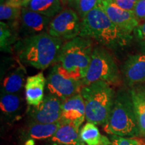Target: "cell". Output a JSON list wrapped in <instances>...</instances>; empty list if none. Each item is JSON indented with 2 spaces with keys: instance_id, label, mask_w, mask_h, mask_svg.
Wrapping results in <instances>:
<instances>
[{
  "instance_id": "1",
  "label": "cell",
  "mask_w": 145,
  "mask_h": 145,
  "mask_svg": "<svg viewBox=\"0 0 145 145\" xmlns=\"http://www.w3.org/2000/svg\"><path fill=\"white\" fill-rule=\"evenodd\" d=\"M63 40L45 32L18 40L15 50L20 62L37 69L44 70L57 63L64 44Z\"/></svg>"
},
{
  "instance_id": "2",
  "label": "cell",
  "mask_w": 145,
  "mask_h": 145,
  "mask_svg": "<svg viewBox=\"0 0 145 145\" xmlns=\"http://www.w3.org/2000/svg\"><path fill=\"white\" fill-rule=\"evenodd\" d=\"M79 36L93 39L109 49L115 50L122 49L129 45L133 38L121 30L98 3L81 20Z\"/></svg>"
},
{
  "instance_id": "3",
  "label": "cell",
  "mask_w": 145,
  "mask_h": 145,
  "mask_svg": "<svg viewBox=\"0 0 145 145\" xmlns=\"http://www.w3.org/2000/svg\"><path fill=\"white\" fill-rule=\"evenodd\" d=\"M80 93L86 105V118L88 122L105 126L113 108L115 93L110 84L99 81L83 86Z\"/></svg>"
},
{
  "instance_id": "4",
  "label": "cell",
  "mask_w": 145,
  "mask_h": 145,
  "mask_svg": "<svg viewBox=\"0 0 145 145\" xmlns=\"http://www.w3.org/2000/svg\"><path fill=\"white\" fill-rule=\"evenodd\" d=\"M104 130L107 133L121 137H133L140 135L130 91L120 90L116 95Z\"/></svg>"
},
{
  "instance_id": "5",
  "label": "cell",
  "mask_w": 145,
  "mask_h": 145,
  "mask_svg": "<svg viewBox=\"0 0 145 145\" xmlns=\"http://www.w3.org/2000/svg\"><path fill=\"white\" fill-rule=\"evenodd\" d=\"M91 39L77 36L63 44L57 63L71 77L81 81L86 77L93 53Z\"/></svg>"
},
{
  "instance_id": "6",
  "label": "cell",
  "mask_w": 145,
  "mask_h": 145,
  "mask_svg": "<svg viewBox=\"0 0 145 145\" xmlns=\"http://www.w3.org/2000/svg\"><path fill=\"white\" fill-rule=\"evenodd\" d=\"M99 81L108 84H116L120 81V71L117 63L111 53L102 47L93 48L88 72L81 80L83 86Z\"/></svg>"
},
{
  "instance_id": "7",
  "label": "cell",
  "mask_w": 145,
  "mask_h": 145,
  "mask_svg": "<svg viewBox=\"0 0 145 145\" xmlns=\"http://www.w3.org/2000/svg\"><path fill=\"white\" fill-rule=\"evenodd\" d=\"M46 87L50 94L57 96L63 101L80 93L83 85L81 81L71 77L57 63L46 78Z\"/></svg>"
},
{
  "instance_id": "8",
  "label": "cell",
  "mask_w": 145,
  "mask_h": 145,
  "mask_svg": "<svg viewBox=\"0 0 145 145\" xmlns=\"http://www.w3.org/2000/svg\"><path fill=\"white\" fill-rule=\"evenodd\" d=\"M81 20L72 9L63 10L50 21L48 33L62 40H72L79 36Z\"/></svg>"
},
{
  "instance_id": "9",
  "label": "cell",
  "mask_w": 145,
  "mask_h": 145,
  "mask_svg": "<svg viewBox=\"0 0 145 145\" xmlns=\"http://www.w3.org/2000/svg\"><path fill=\"white\" fill-rule=\"evenodd\" d=\"M62 100L49 94L37 106H29L28 115L30 122L40 124H52L61 121Z\"/></svg>"
},
{
  "instance_id": "10",
  "label": "cell",
  "mask_w": 145,
  "mask_h": 145,
  "mask_svg": "<svg viewBox=\"0 0 145 145\" xmlns=\"http://www.w3.org/2000/svg\"><path fill=\"white\" fill-rule=\"evenodd\" d=\"M98 4L111 20L125 33H133L139 25L134 11L126 10L118 6L111 0H99Z\"/></svg>"
},
{
  "instance_id": "11",
  "label": "cell",
  "mask_w": 145,
  "mask_h": 145,
  "mask_svg": "<svg viewBox=\"0 0 145 145\" xmlns=\"http://www.w3.org/2000/svg\"><path fill=\"white\" fill-rule=\"evenodd\" d=\"M86 118V105L80 93L75 94L62 102V114L60 122L79 127Z\"/></svg>"
},
{
  "instance_id": "12",
  "label": "cell",
  "mask_w": 145,
  "mask_h": 145,
  "mask_svg": "<svg viewBox=\"0 0 145 145\" xmlns=\"http://www.w3.org/2000/svg\"><path fill=\"white\" fill-rule=\"evenodd\" d=\"M122 75L128 86L133 87L145 82V53L130 55L123 65Z\"/></svg>"
},
{
  "instance_id": "13",
  "label": "cell",
  "mask_w": 145,
  "mask_h": 145,
  "mask_svg": "<svg viewBox=\"0 0 145 145\" xmlns=\"http://www.w3.org/2000/svg\"><path fill=\"white\" fill-rule=\"evenodd\" d=\"M22 30L27 36L48 32L51 18L27 8H22Z\"/></svg>"
},
{
  "instance_id": "14",
  "label": "cell",
  "mask_w": 145,
  "mask_h": 145,
  "mask_svg": "<svg viewBox=\"0 0 145 145\" xmlns=\"http://www.w3.org/2000/svg\"><path fill=\"white\" fill-rule=\"evenodd\" d=\"M46 79L42 72L27 77L25 83V96L29 106H37L44 99Z\"/></svg>"
},
{
  "instance_id": "15",
  "label": "cell",
  "mask_w": 145,
  "mask_h": 145,
  "mask_svg": "<svg viewBox=\"0 0 145 145\" xmlns=\"http://www.w3.org/2000/svg\"><path fill=\"white\" fill-rule=\"evenodd\" d=\"M79 130L73 124L61 122V126L51 138V141L59 145H84Z\"/></svg>"
},
{
  "instance_id": "16",
  "label": "cell",
  "mask_w": 145,
  "mask_h": 145,
  "mask_svg": "<svg viewBox=\"0 0 145 145\" xmlns=\"http://www.w3.org/2000/svg\"><path fill=\"white\" fill-rule=\"evenodd\" d=\"M26 75V69L22 66L9 72L1 83V94L17 93L24 85Z\"/></svg>"
},
{
  "instance_id": "17",
  "label": "cell",
  "mask_w": 145,
  "mask_h": 145,
  "mask_svg": "<svg viewBox=\"0 0 145 145\" xmlns=\"http://www.w3.org/2000/svg\"><path fill=\"white\" fill-rule=\"evenodd\" d=\"M130 91L140 135L145 137V86H135Z\"/></svg>"
},
{
  "instance_id": "18",
  "label": "cell",
  "mask_w": 145,
  "mask_h": 145,
  "mask_svg": "<svg viewBox=\"0 0 145 145\" xmlns=\"http://www.w3.org/2000/svg\"><path fill=\"white\" fill-rule=\"evenodd\" d=\"M61 122L52 124H40V123L29 122L26 130V136L28 140H42L53 137L59 127Z\"/></svg>"
},
{
  "instance_id": "19",
  "label": "cell",
  "mask_w": 145,
  "mask_h": 145,
  "mask_svg": "<svg viewBox=\"0 0 145 145\" xmlns=\"http://www.w3.org/2000/svg\"><path fill=\"white\" fill-rule=\"evenodd\" d=\"M26 8L53 18L63 10V4L61 0H32Z\"/></svg>"
},
{
  "instance_id": "20",
  "label": "cell",
  "mask_w": 145,
  "mask_h": 145,
  "mask_svg": "<svg viewBox=\"0 0 145 145\" xmlns=\"http://www.w3.org/2000/svg\"><path fill=\"white\" fill-rule=\"evenodd\" d=\"M0 108L1 112L8 117L16 116L21 108V99L17 94H1Z\"/></svg>"
},
{
  "instance_id": "21",
  "label": "cell",
  "mask_w": 145,
  "mask_h": 145,
  "mask_svg": "<svg viewBox=\"0 0 145 145\" xmlns=\"http://www.w3.org/2000/svg\"><path fill=\"white\" fill-rule=\"evenodd\" d=\"M104 136L101 135L98 128L93 123L88 122L80 131V137L83 143L88 145H101Z\"/></svg>"
},
{
  "instance_id": "22",
  "label": "cell",
  "mask_w": 145,
  "mask_h": 145,
  "mask_svg": "<svg viewBox=\"0 0 145 145\" xmlns=\"http://www.w3.org/2000/svg\"><path fill=\"white\" fill-rule=\"evenodd\" d=\"M16 40L14 31L4 22H0V48L1 51L11 52L12 45Z\"/></svg>"
},
{
  "instance_id": "23",
  "label": "cell",
  "mask_w": 145,
  "mask_h": 145,
  "mask_svg": "<svg viewBox=\"0 0 145 145\" xmlns=\"http://www.w3.org/2000/svg\"><path fill=\"white\" fill-rule=\"evenodd\" d=\"M99 0H73L74 7L81 20L97 5Z\"/></svg>"
},
{
  "instance_id": "24",
  "label": "cell",
  "mask_w": 145,
  "mask_h": 145,
  "mask_svg": "<svg viewBox=\"0 0 145 145\" xmlns=\"http://www.w3.org/2000/svg\"><path fill=\"white\" fill-rule=\"evenodd\" d=\"M22 8L2 3L0 5V20L1 22L18 20L21 17Z\"/></svg>"
},
{
  "instance_id": "25",
  "label": "cell",
  "mask_w": 145,
  "mask_h": 145,
  "mask_svg": "<svg viewBox=\"0 0 145 145\" xmlns=\"http://www.w3.org/2000/svg\"><path fill=\"white\" fill-rule=\"evenodd\" d=\"M133 34L142 52L145 53V21L142 24H139L134 30Z\"/></svg>"
},
{
  "instance_id": "26",
  "label": "cell",
  "mask_w": 145,
  "mask_h": 145,
  "mask_svg": "<svg viewBox=\"0 0 145 145\" xmlns=\"http://www.w3.org/2000/svg\"><path fill=\"white\" fill-rule=\"evenodd\" d=\"M111 145H140L138 142L135 139L124 138L116 136L112 137Z\"/></svg>"
},
{
  "instance_id": "27",
  "label": "cell",
  "mask_w": 145,
  "mask_h": 145,
  "mask_svg": "<svg viewBox=\"0 0 145 145\" xmlns=\"http://www.w3.org/2000/svg\"><path fill=\"white\" fill-rule=\"evenodd\" d=\"M134 12L138 20L145 21V0H139L136 3Z\"/></svg>"
},
{
  "instance_id": "28",
  "label": "cell",
  "mask_w": 145,
  "mask_h": 145,
  "mask_svg": "<svg viewBox=\"0 0 145 145\" xmlns=\"http://www.w3.org/2000/svg\"><path fill=\"white\" fill-rule=\"evenodd\" d=\"M22 3L23 0H5L4 2L5 4L16 7V8H22Z\"/></svg>"
},
{
  "instance_id": "29",
  "label": "cell",
  "mask_w": 145,
  "mask_h": 145,
  "mask_svg": "<svg viewBox=\"0 0 145 145\" xmlns=\"http://www.w3.org/2000/svg\"><path fill=\"white\" fill-rule=\"evenodd\" d=\"M32 0H23L22 8H26Z\"/></svg>"
},
{
  "instance_id": "30",
  "label": "cell",
  "mask_w": 145,
  "mask_h": 145,
  "mask_svg": "<svg viewBox=\"0 0 145 145\" xmlns=\"http://www.w3.org/2000/svg\"><path fill=\"white\" fill-rule=\"evenodd\" d=\"M25 145H34V140L32 139H29L25 143Z\"/></svg>"
},
{
  "instance_id": "31",
  "label": "cell",
  "mask_w": 145,
  "mask_h": 145,
  "mask_svg": "<svg viewBox=\"0 0 145 145\" xmlns=\"http://www.w3.org/2000/svg\"><path fill=\"white\" fill-rule=\"evenodd\" d=\"M130 1H133V2H135V3H137L138 1H139V0H130Z\"/></svg>"
},
{
  "instance_id": "32",
  "label": "cell",
  "mask_w": 145,
  "mask_h": 145,
  "mask_svg": "<svg viewBox=\"0 0 145 145\" xmlns=\"http://www.w3.org/2000/svg\"><path fill=\"white\" fill-rule=\"evenodd\" d=\"M0 1H1V4H2V3H4L5 0H0Z\"/></svg>"
}]
</instances>
